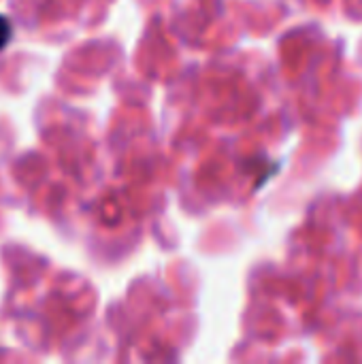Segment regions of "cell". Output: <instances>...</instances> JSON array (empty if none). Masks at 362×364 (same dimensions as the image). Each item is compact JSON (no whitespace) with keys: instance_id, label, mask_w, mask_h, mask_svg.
I'll list each match as a JSON object with an SVG mask.
<instances>
[{"instance_id":"1","label":"cell","mask_w":362,"mask_h":364,"mask_svg":"<svg viewBox=\"0 0 362 364\" xmlns=\"http://www.w3.org/2000/svg\"><path fill=\"white\" fill-rule=\"evenodd\" d=\"M11 36H13V26H11L9 17L0 15V49H4L9 45Z\"/></svg>"}]
</instances>
